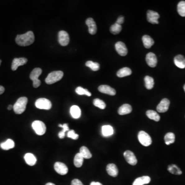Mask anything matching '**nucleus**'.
Masks as SVG:
<instances>
[{
	"label": "nucleus",
	"instance_id": "f257e3e1",
	"mask_svg": "<svg viewBox=\"0 0 185 185\" xmlns=\"http://www.w3.org/2000/svg\"><path fill=\"white\" fill-rule=\"evenodd\" d=\"M34 41V34L31 31H28L24 34L18 35L16 38V44L21 46H29Z\"/></svg>",
	"mask_w": 185,
	"mask_h": 185
},
{
	"label": "nucleus",
	"instance_id": "f03ea898",
	"mask_svg": "<svg viewBox=\"0 0 185 185\" xmlns=\"http://www.w3.org/2000/svg\"><path fill=\"white\" fill-rule=\"evenodd\" d=\"M27 102L28 99L25 97L19 98L13 105V109L15 113L16 114H22L25 111Z\"/></svg>",
	"mask_w": 185,
	"mask_h": 185
},
{
	"label": "nucleus",
	"instance_id": "7ed1b4c3",
	"mask_svg": "<svg viewBox=\"0 0 185 185\" xmlns=\"http://www.w3.org/2000/svg\"><path fill=\"white\" fill-rule=\"evenodd\" d=\"M63 76V72L60 71L52 72L48 75L45 79V82L48 85H52L59 81Z\"/></svg>",
	"mask_w": 185,
	"mask_h": 185
},
{
	"label": "nucleus",
	"instance_id": "20e7f679",
	"mask_svg": "<svg viewBox=\"0 0 185 185\" xmlns=\"http://www.w3.org/2000/svg\"><path fill=\"white\" fill-rule=\"evenodd\" d=\"M42 71L39 67L35 68L32 71L30 74V79L33 81V86L35 88H37L41 85V81L39 79V77L42 74Z\"/></svg>",
	"mask_w": 185,
	"mask_h": 185
},
{
	"label": "nucleus",
	"instance_id": "39448f33",
	"mask_svg": "<svg viewBox=\"0 0 185 185\" xmlns=\"http://www.w3.org/2000/svg\"><path fill=\"white\" fill-rule=\"evenodd\" d=\"M32 127L37 135H43L45 133L46 127L43 122L40 120H36L32 123Z\"/></svg>",
	"mask_w": 185,
	"mask_h": 185
},
{
	"label": "nucleus",
	"instance_id": "423d86ee",
	"mask_svg": "<svg viewBox=\"0 0 185 185\" xmlns=\"http://www.w3.org/2000/svg\"><path fill=\"white\" fill-rule=\"evenodd\" d=\"M138 138L140 143L145 147L149 146L152 144L151 137L148 133L143 131H141L138 133Z\"/></svg>",
	"mask_w": 185,
	"mask_h": 185
},
{
	"label": "nucleus",
	"instance_id": "0eeeda50",
	"mask_svg": "<svg viewBox=\"0 0 185 185\" xmlns=\"http://www.w3.org/2000/svg\"><path fill=\"white\" fill-rule=\"evenodd\" d=\"M36 108L41 110H50L52 108V103L46 98H39L35 102Z\"/></svg>",
	"mask_w": 185,
	"mask_h": 185
},
{
	"label": "nucleus",
	"instance_id": "6e6552de",
	"mask_svg": "<svg viewBox=\"0 0 185 185\" xmlns=\"http://www.w3.org/2000/svg\"><path fill=\"white\" fill-rule=\"evenodd\" d=\"M58 41L61 46H65L70 42V37L67 31L61 30L58 33Z\"/></svg>",
	"mask_w": 185,
	"mask_h": 185
},
{
	"label": "nucleus",
	"instance_id": "1a4fd4ad",
	"mask_svg": "<svg viewBox=\"0 0 185 185\" xmlns=\"http://www.w3.org/2000/svg\"><path fill=\"white\" fill-rule=\"evenodd\" d=\"M147 20L151 24H159V19L160 15L159 13L153 11H148L147 12Z\"/></svg>",
	"mask_w": 185,
	"mask_h": 185
},
{
	"label": "nucleus",
	"instance_id": "9d476101",
	"mask_svg": "<svg viewBox=\"0 0 185 185\" xmlns=\"http://www.w3.org/2000/svg\"><path fill=\"white\" fill-rule=\"evenodd\" d=\"M123 155L126 159V161H127V163H129V164L132 166H135L137 164V160L136 159L135 155L132 151H129V150L125 151Z\"/></svg>",
	"mask_w": 185,
	"mask_h": 185
},
{
	"label": "nucleus",
	"instance_id": "9b49d317",
	"mask_svg": "<svg viewBox=\"0 0 185 185\" xmlns=\"http://www.w3.org/2000/svg\"><path fill=\"white\" fill-rule=\"evenodd\" d=\"M54 169L58 174L64 175L68 172V168L63 163L56 162L54 164Z\"/></svg>",
	"mask_w": 185,
	"mask_h": 185
},
{
	"label": "nucleus",
	"instance_id": "f8f14e48",
	"mask_svg": "<svg viewBox=\"0 0 185 185\" xmlns=\"http://www.w3.org/2000/svg\"><path fill=\"white\" fill-rule=\"evenodd\" d=\"M170 104V102L169 99L167 98L163 99L157 105V108H156L157 111L159 113L166 112L169 109Z\"/></svg>",
	"mask_w": 185,
	"mask_h": 185
},
{
	"label": "nucleus",
	"instance_id": "ddd939ff",
	"mask_svg": "<svg viewBox=\"0 0 185 185\" xmlns=\"http://www.w3.org/2000/svg\"><path fill=\"white\" fill-rule=\"evenodd\" d=\"M115 49L119 55L121 56H126L127 55V49L124 43L118 42L115 44Z\"/></svg>",
	"mask_w": 185,
	"mask_h": 185
},
{
	"label": "nucleus",
	"instance_id": "4468645a",
	"mask_svg": "<svg viewBox=\"0 0 185 185\" xmlns=\"http://www.w3.org/2000/svg\"><path fill=\"white\" fill-rule=\"evenodd\" d=\"M27 61L28 60L25 58H15L12 64V71H16L18 67L25 65Z\"/></svg>",
	"mask_w": 185,
	"mask_h": 185
},
{
	"label": "nucleus",
	"instance_id": "2eb2a0df",
	"mask_svg": "<svg viewBox=\"0 0 185 185\" xmlns=\"http://www.w3.org/2000/svg\"><path fill=\"white\" fill-rule=\"evenodd\" d=\"M147 64L151 67H154L157 65V60L156 55L153 53H149L146 56Z\"/></svg>",
	"mask_w": 185,
	"mask_h": 185
},
{
	"label": "nucleus",
	"instance_id": "dca6fc26",
	"mask_svg": "<svg viewBox=\"0 0 185 185\" xmlns=\"http://www.w3.org/2000/svg\"><path fill=\"white\" fill-rule=\"evenodd\" d=\"M86 25L88 26L89 28V32L90 35L96 34L97 33V25L96 24L95 21L93 19L91 18H89L86 20Z\"/></svg>",
	"mask_w": 185,
	"mask_h": 185
},
{
	"label": "nucleus",
	"instance_id": "f3484780",
	"mask_svg": "<svg viewBox=\"0 0 185 185\" xmlns=\"http://www.w3.org/2000/svg\"><path fill=\"white\" fill-rule=\"evenodd\" d=\"M98 90L102 93L106 94L111 96H114L116 93L115 89L108 85H101L99 86L98 87Z\"/></svg>",
	"mask_w": 185,
	"mask_h": 185
},
{
	"label": "nucleus",
	"instance_id": "a211bd4d",
	"mask_svg": "<svg viewBox=\"0 0 185 185\" xmlns=\"http://www.w3.org/2000/svg\"><path fill=\"white\" fill-rule=\"evenodd\" d=\"M175 65L179 68H185V58L183 55L176 56L174 59Z\"/></svg>",
	"mask_w": 185,
	"mask_h": 185
},
{
	"label": "nucleus",
	"instance_id": "6ab92c4d",
	"mask_svg": "<svg viewBox=\"0 0 185 185\" xmlns=\"http://www.w3.org/2000/svg\"><path fill=\"white\" fill-rule=\"evenodd\" d=\"M107 171L110 176L116 177L118 174V170L117 166L114 164H110L107 166Z\"/></svg>",
	"mask_w": 185,
	"mask_h": 185
},
{
	"label": "nucleus",
	"instance_id": "aec40b11",
	"mask_svg": "<svg viewBox=\"0 0 185 185\" xmlns=\"http://www.w3.org/2000/svg\"><path fill=\"white\" fill-rule=\"evenodd\" d=\"M150 181L151 178L149 176H142L137 178L133 183V185H144L145 184H148L150 182Z\"/></svg>",
	"mask_w": 185,
	"mask_h": 185
},
{
	"label": "nucleus",
	"instance_id": "412c9836",
	"mask_svg": "<svg viewBox=\"0 0 185 185\" xmlns=\"http://www.w3.org/2000/svg\"><path fill=\"white\" fill-rule=\"evenodd\" d=\"M132 111V107L129 104H124L119 108L118 113L120 115L130 114Z\"/></svg>",
	"mask_w": 185,
	"mask_h": 185
},
{
	"label": "nucleus",
	"instance_id": "4be33fe9",
	"mask_svg": "<svg viewBox=\"0 0 185 185\" xmlns=\"http://www.w3.org/2000/svg\"><path fill=\"white\" fill-rule=\"evenodd\" d=\"M24 159L27 164L30 166H34L37 162V159L34 155L30 153L25 154Z\"/></svg>",
	"mask_w": 185,
	"mask_h": 185
},
{
	"label": "nucleus",
	"instance_id": "5701e85b",
	"mask_svg": "<svg viewBox=\"0 0 185 185\" xmlns=\"http://www.w3.org/2000/svg\"><path fill=\"white\" fill-rule=\"evenodd\" d=\"M142 40L144 46L146 49H150L154 45V40L148 35H144L142 37Z\"/></svg>",
	"mask_w": 185,
	"mask_h": 185
},
{
	"label": "nucleus",
	"instance_id": "b1692460",
	"mask_svg": "<svg viewBox=\"0 0 185 185\" xmlns=\"http://www.w3.org/2000/svg\"><path fill=\"white\" fill-rule=\"evenodd\" d=\"M0 147L4 150H8L15 147V142L12 139H8L6 141L0 144Z\"/></svg>",
	"mask_w": 185,
	"mask_h": 185
},
{
	"label": "nucleus",
	"instance_id": "393cba45",
	"mask_svg": "<svg viewBox=\"0 0 185 185\" xmlns=\"http://www.w3.org/2000/svg\"><path fill=\"white\" fill-rule=\"evenodd\" d=\"M113 133H114V130L112 126L109 125L102 126V134L103 136L104 137H108L112 135Z\"/></svg>",
	"mask_w": 185,
	"mask_h": 185
},
{
	"label": "nucleus",
	"instance_id": "a878e982",
	"mask_svg": "<svg viewBox=\"0 0 185 185\" xmlns=\"http://www.w3.org/2000/svg\"><path fill=\"white\" fill-rule=\"evenodd\" d=\"M70 113L72 117L75 119L79 118L81 116V110L77 105H73L70 109Z\"/></svg>",
	"mask_w": 185,
	"mask_h": 185
},
{
	"label": "nucleus",
	"instance_id": "bb28decb",
	"mask_svg": "<svg viewBox=\"0 0 185 185\" xmlns=\"http://www.w3.org/2000/svg\"><path fill=\"white\" fill-rule=\"evenodd\" d=\"M132 74V71L129 67H123L119 70L117 72V76L118 77H126L127 76L130 75Z\"/></svg>",
	"mask_w": 185,
	"mask_h": 185
},
{
	"label": "nucleus",
	"instance_id": "cd10ccee",
	"mask_svg": "<svg viewBox=\"0 0 185 185\" xmlns=\"http://www.w3.org/2000/svg\"><path fill=\"white\" fill-rule=\"evenodd\" d=\"M146 115L149 118L154 120L155 122H159L160 120V116L155 111L148 110L146 112Z\"/></svg>",
	"mask_w": 185,
	"mask_h": 185
},
{
	"label": "nucleus",
	"instance_id": "c85d7f7f",
	"mask_svg": "<svg viewBox=\"0 0 185 185\" xmlns=\"http://www.w3.org/2000/svg\"><path fill=\"white\" fill-rule=\"evenodd\" d=\"M83 160L84 158L82 157V156L79 153H77L76 154L75 156L74 157V165L76 166V167H81L83 164Z\"/></svg>",
	"mask_w": 185,
	"mask_h": 185
},
{
	"label": "nucleus",
	"instance_id": "c756f323",
	"mask_svg": "<svg viewBox=\"0 0 185 185\" xmlns=\"http://www.w3.org/2000/svg\"><path fill=\"white\" fill-rule=\"evenodd\" d=\"M79 153L82 156L84 159H90L92 157V155L90 151L88 149V148L85 146L81 147Z\"/></svg>",
	"mask_w": 185,
	"mask_h": 185
},
{
	"label": "nucleus",
	"instance_id": "7c9ffc66",
	"mask_svg": "<svg viewBox=\"0 0 185 185\" xmlns=\"http://www.w3.org/2000/svg\"><path fill=\"white\" fill-rule=\"evenodd\" d=\"M168 170L169 172H170L173 174L181 175L182 174V172L181 170V169L174 164L169 165L168 167Z\"/></svg>",
	"mask_w": 185,
	"mask_h": 185
},
{
	"label": "nucleus",
	"instance_id": "2f4dec72",
	"mask_svg": "<svg viewBox=\"0 0 185 185\" xmlns=\"http://www.w3.org/2000/svg\"><path fill=\"white\" fill-rule=\"evenodd\" d=\"M164 141L167 145L173 144L175 141V135L173 133H168L166 134L164 137Z\"/></svg>",
	"mask_w": 185,
	"mask_h": 185
},
{
	"label": "nucleus",
	"instance_id": "473e14b6",
	"mask_svg": "<svg viewBox=\"0 0 185 185\" xmlns=\"http://www.w3.org/2000/svg\"><path fill=\"white\" fill-rule=\"evenodd\" d=\"M145 82L146 87L148 90H151L154 86V79L152 77H150L148 76H146L145 78Z\"/></svg>",
	"mask_w": 185,
	"mask_h": 185
},
{
	"label": "nucleus",
	"instance_id": "72a5a7b5",
	"mask_svg": "<svg viewBox=\"0 0 185 185\" xmlns=\"http://www.w3.org/2000/svg\"><path fill=\"white\" fill-rule=\"evenodd\" d=\"M122 30V25L119 24L115 23L111 26L110 27V32L114 35L118 34L120 33Z\"/></svg>",
	"mask_w": 185,
	"mask_h": 185
},
{
	"label": "nucleus",
	"instance_id": "f704fd0d",
	"mask_svg": "<svg viewBox=\"0 0 185 185\" xmlns=\"http://www.w3.org/2000/svg\"><path fill=\"white\" fill-rule=\"evenodd\" d=\"M86 67H90L93 71H97L99 70L100 67V65L98 63L94 62L92 61H87L86 63Z\"/></svg>",
	"mask_w": 185,
	"mask_h": 185
},
{
	"label": "nucleus",
	"instance_id": "c9c22d12",
	"mask_svg": "<svg viewBox=\"0 0 185 185\" xmlns=\"http://www.w3.org/2000/svg\"><path fill=\"white\" fill-rule=\"evenodd\" d=\"M178 12L182 16H185V1L179 2L178 5Z\"/></svg>",
	"mask_w": 185,
	"mask_h": 185
},
{
	"label": "nucleus",
	"instance_id": "e433bc0d",
	"mask_svg": "<svg viewBox=\"0 0 185 185\" xmlns=\"http://www.w3.org/2000/svg\"><path fill=\"white\" fill-rule=\"evenodd\" d=\"M59 127H62V131L61 132H60L58 134V136H59V137L60 138H61V139H62V138H63L65 136V132H67V131H69V128H68V124H67V123H64V124H59Z\"/></svg>",
	"mask_w": 185,
	"mask_h": 185
},
{
	"label": "nucleus",
	"instance_id": "4c0bfd02",
	"mask_svg": "<svg viewBox=\"0 0 185 185\" xmlns=\"http://www.w3.org/2000/svg\"><path fill=\"white\" fill-rule=\"evenodd\" d=\"M76 92L77 94L79 95H86L89 97L92 95L91 93L89 92V90H87V89H83V87H81V86H79L76 88Z\"/></svg>",
	"mask_w": 185,
	"mask_h": 185
},
{
	"label": "nucleus",
	"instance_id": "58836bf2",
	"mask_svg": "<svg viewBox=\"0 0 185 185\" xmlns=\"http://www.w3.org/2000/svg\"><path fill=\"white\" fill-rule=\"evenodd\" d=\"M94 105H95V107H98L99 109L104 110L105 108L106 107V104H105V102H104V101L102 100H100L98 98L95 99L93 101Z\"/></svg>",
	"mask_w": 185,
	"mask_h": 185
},
{
	"label": "nucleus",
	"instance_id": "ea45409f",
	"mask_svg": "<svg viewBox=\"0 0 185 185\" xmlns=\"http://www.w3.org/2000/svg\"><path fill=\"white\" fill-rule=\"evenodd\" d=\"M67 135L68 137L71 138L72 139H74V140H76L79 137L78 134L75 133V132L73 130L68 131Z\"/></svg>",
	"mask_w": 185,
	"mask_h": 185
},
{
	"label": "nucleus",
	"instance_id": "a19ab883",
	"mask_svg": "<svg viewBox=\"0 0 185 185\" xmlns=\"http://www.w3.org/2000/svg\"><path fill=\"white\" fill-rule=\"evenodd\" d=\"M71 185H83V184L79 179H74L72 181Z\"/></svg>",
	"mask_w": 185,
	"mask_h": 185
},
{
	"label": "nucleus",
	"instance_id": "79ce46f5",
	"mask_svg": "<svg viewBox=\"0 0 185 185\" xmlns=\"http://www.w3.org/2000/svg\"><path fill=\"white\" fill-rule=\"evenodd\" d=\"M123 22H124V18H123V16H120L118 18V19L117 20L116 23L121 25V24L123 23Z\"/></svg>",
	"mask_w": 185,
	"mask_h": 185
},
{
	"label": "nucleus",
	"instance_id": "37998d69",
	"mask_svg": "<svg viewBox=\"0 0 185 185\" xmlns=\"http://www.w3.org/2000/svg\"><path fill=\"white\" fill-rule=\"evenodd\" d=\"M5 88L3 86H0V95H1L4 92Z\"/></svg>",
	"mask_w": 185,
	"mask_h": 185
},
{
	"label": "nucleus",
	"instance_id": "c03bdc74",
	"mask_svg": "<svg viewBox=\"0 0 185 185\" xmlns=\"http://www.w3.org/2000/svg\"><path fill=\"white\" fill-rule=\"evenodd\" d=\"M90 185H102L100 183L95 182H92L90 184Z\"/></svg>",
	"mask_w": 185,
	"mask_h": 185
},
{
	"label": "nucleus",
	"instance_id": "a18cd8bd",
	"mask_svg": "<svg viewBox=\"0 0 185 185\" xmlns=\"http://www.w3.org/2000/svg\"><path fill=\"white\" fill-rule=\"evenodd\" d=\"M13 106H12V105H9L8 107V110H12V109H13Z\"/></svg>",
	"mask_w": 185,
	"mask_h": 185
},
{
	"label": "nucleus",
	"instance_id": "49530a36",
	"mask_svg": "<svg viewBox=\"0 0 185 185\" xmlns=\"http://www.w3.org/2000/svg\"><path fill=\"white\" fill-rule=\"evenodd\" d=\"M45 185H55V184H53V183H48L47 184H46Z\"/></svg>",
	"mask_w": 185,
	"mask_h": 185
},
{
	"label": "nucleus",
	"instance_id": "de8ad7c7",
	"mask_svg": "<svg viewBox=\"0 0 185 185\" xmlns=\"http://www.w3.org/2000/svg\"><path fill=\"white\" fill-rule=\"evenodd\" d=\"M2 63V60H0V65H1V64Z\"/></svg>",
	"mask_w": 185,
	"mask_h": 185
},
{
	"label": "nucleus",
	"instance_id": "09e8293b",
	"mask_svg": "<svg viewBox=\"0 0 185 185\" xmlns=\"http://www.w3.org/2000/svg\"><path fill=\"white\" fill-rule=\"evenodd\" d=\"M184 90H185V85H184Z\"/></svg>",
	"mask_w": 185,
	"mask_h": 185
}]
</instances>
